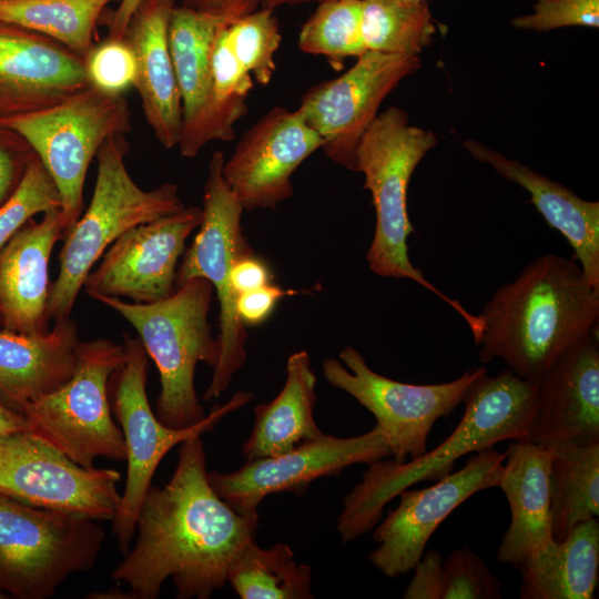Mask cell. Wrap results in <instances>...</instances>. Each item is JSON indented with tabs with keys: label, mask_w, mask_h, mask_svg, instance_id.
I'll return each instance as SVG.
<instances>
[{
	"label": "cell",
	"mask_w": 599,
	"mask_h": 599,
	"mask_svg": "<svg viewBox=\"0 0 599 599\" xmlns=\"http://www.w3.org/2000/svg\"><path fill=\"white\" fill-rule=\"evenodd\" d=\"M201 435L181 443L175 470L151 485L135 519L136 539L112 572L126 599H155L171 578L179 599H209L255 540L258 514L235 510L209 481Z\"/></svg>",
	"instance_id": "6da1fadb"
},
{
	"label": "cell",
	"mask_w": 599,
	"mask_h": 599,
	"mask_svg": "<svg viewBox=\"0 0 599 599\" xmlns=\"http://www.w3.org/2000/svg\"><path fill=\"white\" fill-rule=\"evenodd\" d=\"M478 316L479 359H501L518 377L537 380L571 346L597 336L599 290L573 257L548 253L499 287Z\"/></svg>",
	"instance_id": "7a4b0ae2"
},
{
	"label": "cell",
	"mask_w": 599,
	"mask_h": 599,
	"mask_svg": "<svg viewBox=\"0 0 599 599\" xmlns=\"http://www.w3.org/2000/svg\"><path fill=\"white\" fill-rule=\"evenodd\" d=\"M463 403V418L433 450L408 461L383 458L369 464L361 483L343 499L336 528L344 544L370 531L386 504L402 490L445 477L469 453L502 440L527 439L537 405V380L520 378L509 368L495 377L486 372L470 385Z\"/></svg>",
	"instance_id": "3957f363"
},
{
	"label": "cell",
	"mask_w": 599,
	"mask_h": 599,
	"mask_svg": "<svg viewBox=\"0 0 599 599\" xmlns=\"http://www.w3.org/2000/svg\"><path fill=\"white\" fill-rule=\"evenodd\" d=\"M437 141L434 132L412 125L408 114L394 105L379 112L362 136L356 151V172L365 177L364 189L370 192L376 213L366 260L374 274L408 278L437 295L464 318L477 342L483 332L480 317L433 285L408 255L407 240L414 232L407 212L409 181Z\"/></svg>",
	"instance_id": "277c9868"
},
{
	"label": "cell",
	"mask_w": 599,
	"mask_h": 599,
	"mask_svg": "<svg viewBox=\"0 0 599 599\" xmlns=\"http://www.w3.org/2000/svg\"><path fill=\"white\" fill-rule=\"evenodd\" d=\"M212 284L202 277L187 281L167 298L140 304L114 297H98L123 316L138 332L161 382L156 417L172 428H187L204 419L194 376L199 362L215 367L220 356L209 312Z\"/></svg>",
	"instance_id": "5b68a950"
},
{
	"label": "cell",
	"mask_w": 599,
	"mask_h": 599,
	"mask_svg": "<svg viewBox=\"0 0 599 599\" xmlns=\"http://www.w3.org/2000/svg\"><path fill=\"white\" fill-rule=\"evenodd\" d=\"M125 135L106 139L100 146L94 191L88 209L65 235L59 274L51 285L48 315L69 317L83 283L109 246L130 229L175 213L184 206L171 182L143 190L130 175Z\"/></svg>",
	"instance_id": "8992f818"
},
{
	"label": "cell",
	"mask_w": 599,
	"mask_h": 599,
	"mask_svg": "<svg viewBox=\"0 0 599 599\" xmlns=\"http://www.w3.org/2000/svg\"><path fill=\"white\" fill-rule=\"evenodd\" d=\"M104 538L95 519L0 493V587L22 599L50 598L70 576L95 565Z\"/></svg>",
	"instance_id": "52a82bcc"
},
{
	"label": "cell",
	"mask_w": 599,
	"mask_h": 599,
	"mask_svg": "<svg viewBox=\"0 0 599 599\" xmlns=\"http://www.w3.org/2000/svg\"><path fill=\"white\" fill-rule=\"evenodd\" d=\"M0 122L26 139L50 174L68 234L81 215L92 159L106 139L131 130V111L124 94L90 85L51 106Z\"/></svg>",
	"instance_id": "ba28073f"
},
{
	"label": "cell",
	"mask_w": 599,
	"mask_h": 599,
	"mask_svg": "<svg viewBox=\"0 0 599 599\" xmlns=\"http://www.w3.org/2000/svg\"><path fill=\"white\" fill-rule=\"evenodd\" d=\"M224 161L222 151H215L211 156L203 190L202 220L192 244L182 255L175 277V290L192 278L207 280L220 304V356L204 400L223 394L247 357V332L237 314V295L231 276L236 260L253 250L241 225L244 207L222 174Z\"/></svg>",
	"instance_id": "9c48e42d"
},
{
	"label": "cell",
	"mask_w": 599,
	"mask_h": 599,
	"mask_svg": "<svg viewBox=\"0 0 599 599\" xmlns=\"http://www.w3.org/2000/svg\"><path fill=\"white\" fill-rule=\"evenodd\" d=\"M125 359L123 345L106 338L79 343L72 377L59 389L26 405L29 429L78 465L100 458L125 460L122 430L113 420L109 382Z\"/></svg>",
	"instance_id": "30bf717a"
},
{
	"label": "cell",
	"mask_w": 599,
	"mask_h": 599,
	"mask_svg": "<svg viewBox=\"0 0 599 599\" xmlns=\"http://www.w3.org/2000/svg\"><path fill=\"white\" fill-rule=\"evenodd\" d=\"M125 359L109 382L112 410L120 424L126 450V479L114 517L112 532L124 556L135 531V519L152 477L163 457L185 439L212 430L227 414L250 403L254 395L236 392L231 399L215 406L209 416L187 428H172L153 413L148 394L149 355L139 337L123 336Z\"/></svg>",
	"instance_id": "8fae6325"
},
{
	"label": "cell",
	"mask_w": 599,
	"mask_h": 599,
	"mask_svg": "<svg viewBox=\"0 0 599 599\" xmlns=\"http://www.w3.org/2000/svg\"><path fill=\"white\" fill-rule=\"evenodd\" d=\"M322 364L325 379L354 397L376 418L388 439L396 461L418 458L427 451L434 424L448 417L464 402L470 385L485 367L466 370L458 378L439 384L416 385L398 382L374 372L364 356L346 346Z\"/></svg>",
	"instance_id": "7c38bea8"
},
{
	"label": "cell",
	"mask_w": 599,
	"mask_h": 599,
	"mask_svg": "<svg viewBox=\"0 0 599 599\" xmlns=\"http://www.w3.org/2000/svg\"><path fill=\"white\" fill-rule=\"evenodd\" d=\"M121 475L85 468L30 429L0 434V493L38 508L113 520Z\"/></svg>",
	"instance_id": "4fadbf2b"
},
{
	"label": "cell",
	"mask_w": 599,
	"mask_h": 599,
	"mask_svg": "<svg viewBox=\"0 0 599 599\" xmlns=\"http://www.w3.org/2000/svg\"><path fill=\"white\" fill-rule=\"evenodd\" d=\"M422 67L419 55L366 51L342 75L308 89L298 106L334 163L356 172V151L383 101Z\"/></svg>",
	"instance_id": "5bb4252c"
},
{
	"label": "cell",
	"mask_w": 599,
	"mask_h": 599,
	"mask_svg": "<svg viewBox=\"0 0 599 599\" xmlns=\"http://www.w3.org/2000/svg\"><path fill=\"white\" fill-rule=\"evenodd\" d=\"M388 457V439L376 424L363 435L341 438L322 434L284 454L246 460L234 471H209L207 476L222 499L238 512L250 514L271 494L301 496L321 477L338 476L351 465H369Z\"/></svg>",
	"instance_id": "9a60e30c"
},
{
	"label": "cell",
	"mask_w": 599,
	"mask_h": 599,
	"mask_svg": "<svg viewBox=\"0 0 599 599\" xmlns=\"http://www.w3.org/2000/svg\"><path fill=\"white\" fill-rule=\"evenodd\" d=\"M505 457L506 451L487 448L430 487L402 490L398 506L374 531L379 546L369 561L388 578L413 570L432 535L458 506L478 491L498 487Z\"/></svg>",
	"instance_id": "2e32d148"
},
{
	"label": "cell",
	"mask_w": 599,
	"mask_h": 599,
	"mask_svg": "<svg viewBox=\"0 0 599 599\" xmlns=\"http://www.w3.org/2000/svg\"><path fill=\"white\" fill-rule=\"evenodd\" d=\"M201 220L202 209L189 206L130 229L90 271L82 286L85 293L93 300L128 297L140 304L170 297L185 242Z\"/></svg>",
	"instance_id": "e0dca14e"
},
{
	"label": "cell",
	"mask_w": 599,
	"mask_h": 599,
	"mask_svg": "<svg viewBox=\"0 0 599 599\" xmlns=\"http://www.w3.org/2000/svg\"><path fill=\"white\" fill-rule=\"evenodd\" d=\"M323 144L298 109L277 105L243 133L222 174L244 211L274 210L293 195L294 172Z\"/></svg>",
	"instance_id": "ac0fdd59"
},
{
	"label": "cell",
	"mask_w": 599,
	"mask_h": 599,
	"mask_svg": "<svg viewBox=\"0 0 599 599\" xmlns=\"http://www.w3.org/2000/svg\"><path fill=\"white\" fill-rule=\"evenodd\" d=\"M90 85L80 55L0 20V120L45 109Z\"/></svg>",
	"instance_id": "d6986e66"
},
{
	"label": "cell",
	"mask_w": 599,
	"mask_h": 599,
	"mask_svg": "<svg viewBox=\"0 0 599 599\" xmlns=\"http://www.w3.org/2000/svg\"><path fill=\"white\" fill-rule=\"evenodd\" d=\"M597 339L575 344L539 376L527 440L544 448L599 443Z\"/></svg>",
	"instance_id": "ffe728a7"
},
{
	"label": "cell",
	"mask_w": 599,
	"mask_h": 599,
	"mask_svg": "<svg viewBox=\"0 0 599 599\" xmlns=\"http://www.w3.org/2000/svg\"><path fill=\"white\" fill-rule=\"evenodd\" d=\"M61 209L29 220L0 251V325L19 334L49 331V263L54 244L64 238Z\"/></svg>",
	"instance_id": "44dd1931"
},
{
	"label": "cell",
	"mask_w": 599,
	"mask_h": 599,
	"mask_svg": "<svg viewBox=\"0 0 599 599\" xmlns=\"http://www.w3.org/2000/svg\"><path fill=\"white\" fill-rule=\"evenodd\" d=\"M175 0H141L123 39L135 63L134 88L146 123L166 150L177 146L182 130V103L169 47V22Z\"/></svg>",
	"instance_id": "7402d4cb"
},
{
	"label": "cell",
	"mask_w": 599,
	"mask_h": 599,
	"mask_svg": "<svg viewBox=\"0 0 599 599\" xmlns=\"http://www.w3.org/2000/svg\"><path fill=\"white\" fill-rule=\"evenodd\" d=\"M463 145L475 160L530 194V202L546 223L571 246L586 280L599 290V202L579 197L564 184L481 142L468 139Z\"/></svg>",
	"instance_id": "603a6c76"
},
{
	"label": "cell",
	"mask_w": 599,
	"mask_h": 599,
	"mask_svg": "<svg viewBox=\"0 0 599 599\" xmlns=\"http://www.w3.org/2000/svg\"><path fill=\"white\" fill-rule=\"evenodd\" d=\"M551 453L530 440H511L506 450L500 488L509 504L510 524L497 559L517 568L549 545L551 532L549 470Z\"/></svg>",
	"instance_id": "cb8c5ba5"
},
{
	"label": "cell",
	"mask_w": 599,
	"mask_h": 599,
	"mask_svg": "<svg viewBox=\"0 0 599 599\" xmlns=\"http://www.w3.org/2000/svg\"><path fill=\"white\" fill-rule=\"evenodd\" d=\"M79 343L78 326L70 316L54 321L45 333L0 328V397L20 410L59 389L74 373Z\"/></svg>",
	"instance_id": "d4e9b609"
},
{
	"label": "cell",
	"mask_w": 599,
	"mask_h": 599,
	"mask_svg": "<svg viewBox=\"0 0 599 599\" xmlns=\"http://www.w3.org/2000/svg\"><path fill=\"white\" fill-rule=\"evenodd\" d=\"M315 386L308 353L290 355L284 387L270 403L254 408V426L242 447L246 460L284 454L323 434L313 415L317 402Z\"/></svg>",
	"instance_id": "484cf974"
},
{
	"label": "cell",
	"mask_w": 599,
	"mask_h": 599,
	"mask_svg": "<svg viewBox=\"0 0 599 599\" xmlns=\"http://www.w3.org/2000/svg\"><path fill=\"white\" fill-rule=\"evenodd\" d=\"M521 599H593L599 571V520L576 526L524 560Z\"/></svg>",
	"instance_id": "4316f807"
},
{
	"label": "cell",
	"mask_w": 599,
	"mask_h": 599,
	"mask_svg": "<svg viewBox=\"0 0 599 599\" xmlns=\"http://www.w3.org/2000/svg\"><path fill=\"white\" fill-rule=\"evenodd\" d=\"M227 22L185 6H175L172 11L167 38L182 103L181 132L191 128L210 103L213 44L219 29Z\"/></svg>",
	"instance_id": "83f0119b"
},
{
	"label": "cell",
	"mask_w": 599,
	"mask_h": 599,
	"mask_svg": "<svg viewBox=\"0 0 599 599\" xmlns=\"http://www.w3.org/2000/svg\"><path fill=\"white\" fill-rule=\"evenodd\" d=\"M547 449L551 453V532L559 541L579 524L599 516V443Z\"/></svg>",
	"instance_id": "f1b7e54d"
},
{
	"label": "cell",
	"mask_w": 599,
	"mask_h": 599,
	"mask_svg": "<svg viewBox=\"0 0 599 599\" xmlns=\"http://www.w3.org/2000/svg\"><path fill=\"white\" fill-rule=\"evenodd\" d=\"M121 0H0V20L45 35L85 59L108 6Z\"/></svg>",
	"instance_id": "f546056e"
},
{
	"label": "cell",
	"mask_w": 599,
	"mask_h": 599,
	"mask_svg": "<svg viewBox=\"0 0 599 599\" xmlns=\"http://www.w3.org/2000/svg\"><path fill=\"white\" fill-rule=\"evenodd\" d=\"M226 582L242 599H312V568L297 564L286 544L246 545L232 562Z\"/></svg>",
	"instance_id": "4dcf8cb0"
},
{
	"label": "cell",
	"mask_w": 599,
	"mask_h": 599,
	"mask_svg": "<svg viewBox=\"0 0 599 599\" xmlns=\"http://www.w3.org/2000/svg\"><path fill=\"white\" fill-rule=\"evenodd\" d=\"M436 31L427 1L362 0V32L367 51L419 55Z\"/></svg>",
	"instance_id": "1f68e13d"
},
{
	"label": "cell",
	"mask_w": 599,
	"mask_h": 599,
	"mask_svg": "<svg viewBox=\"0 0 599 599\" xmlns=\"http://www.w3.org/2000/svg\"><path fill=\"white\" fill-rule=\"evenodd\" d=\"M298 48L324 57L335 70H341L346 59L363 55L367 49L362 32V0L319 2L301 28Z\"/></svg>",
	"instance_id": "d6a6232c"
},
{
	"label": "cell",
	"mask_w": 599,
	"mask_h": 599,
	"mask_svg": "<svg viewBox=\"0 0 599 599\" xmlns=\"http://www.w3.org/2000/svg\"><path fill=\"white\" fill-rule=\"evenodd\" d=\"M226 40L236 59L261 85H267L276 69L275 53L282 34L274 10L261 8L225 26Z\"/></svg>",
	"instance_id": "836d02e7"
},
{
	"label": "cell",
	"mask_w": 599,
	"mask_h": 599,
	"mask_svg": "<svg viewBox=\"0 0 599 599\" xmlns=\"http://www.w3.org/2000/svg\"><path fill=\"white\" fill-rule=\"evenodd\" d=\"M55 209H61L58 189L34 155L16 191L0 206V251L34 215Z\"/></svg>",
	"instance_id": "e575fe53"
},
{
	"label": "cell",
	"mask_w": 599,
	"mask_h": 599,
	"mask_svg": "<svg viewBox=\"0 0 599 599\" xmlns=\"http://www.w3.org/2000/svg\"><path fill=\"white\" fill-rule=\"evenodd\" d=\"M501 583L469 547L455 549L441 564V599H500Z\"/></svg>",
	"instance_id": "d590c367"
},
{
	"label": "cell",
	"mask_w": 599,
	"mask_h": 599,
	"mask_svg": "<svg viewBox=\"0 0 599 599\" xmlns=\"http://www.w3.org/2000/svg\"><path fill=\"white\" fill-rule=\"evenodd\" d=\"M91 85L110 94H123L134 85L136 63L124 39L106 37L90 50L84 59Z\"/></svg>",
	"instance_id": "8d00e7d4"
},
{
	"label": "cell",
	"mask_w": 599,
	"mask_h": 599,
	"mask_svg": "<svg viewBox=\"0 0 599 599\" xmlns=\"http://www.w3.org/2000/svg\"><path fill=\"white\" fill-rule=\"evenodd\" d=\"M511 26L538 32L566 27H599V0H537L532 12L516 17Z\"/></svg>",
	"instance_id": "74e56055"
},
{
	"label": "cell",
	"mask_w": 599,
	"mask_h": 599,
	"mask_svg": "<svg viewBox=\"0 0 599 599\" xmlns=\"http://www.w3.org/2000/svg\"><path fill=\"white\" fill-rule=\"evenodd\" d=\"M34 155L22 135L0 122V206L16 191Z\"/></svg>",
	"instance_id": "f35d334b"
},
{
	"label": "cell",
	"mask_w": 599,
	"mask_h": 599,
	"mask_svg": "<svg viewBox=\"0 0 599 599\" xmlns=\"http://www.w3.org/2000/svg\"><path fill=\"white\" fill-rule=\"evenodd\" d=\"M294 293L292 290L286 291L271 283L238 294L236 300L237 314L245 326L260 325L271 316L283 296Z\"/></svg>",
	"instance_id": "ab89813d"
},
{
	"label": "cell",
	"mask_w": 599,
	"mask_h": 599,
	"mask_svg": "<svg viewBox=\"0 0 599 599\" xmlns=\"http://www.w3.org/2000/svg\"><path fill=\"white\" fill-rule=\"evenodd\" d=\"M444 558L436 550L424 551L414 567V576L404 599H441V564Z\"/></svg>",
	"instance_id": "60d3db41"
},
{
	"label": "cell",
	"mask_w": 599,
	"mask_h": 599,
	"mask_svg": "<svg viewBox=\"0 0 599 599\" xmlns=\"http://www.w3.org/2000/svg\"><path fill=\"white\" fill-rule=\"evenodd\" d=\"M273 276L268 265L254 251L238 257L232 268V287L236 295L268 285Z\"/></svg>",
	"instance_id": "b9f144b4"
},
{
	"label": "cell",
	"mask_w": 599,
	"mask_h": 599,
	"mask_svg": "<svg viewBox=\"0 0 599 599\" xmlns=\"http://www.w3.org/2000/svg\"><path fill=\"white\" fill-rule=\"evenodd\" d=\"M258 0H183L187 8L232 21L257 9Z\"/></svg>",
	"instance_id": "7bdbcfd3"
},
{
	"label": "cell",
	"mask_w": 599,
	"mask_h": 599,
	"mask_svg": "<svg viewBox=\"0 0 599 599\" xmlns=\"http://www.w3.org/2000/svg\"><path fill=\"white\" fill-rule=\"evenodd\" d=\"M141 0H121L115 10L109 14L104 22L108 37L123 39L129 21Z\"/></svg>",
	"instance_id": "ee69618b"
},
{
	"label": "cell",
	"mask_w": 599,
	"mask_h": 599,
	"mask_svg": "<svg viewBox=\"0 0 599 599\" xmlns=\"http://www.w3.org/2000/svg\"><path fill=\"white\" fill-rule=\"evenodd\" d=\"M21 429H29L26 416L0 397V434Z\"/></svg>",
	"instance_id": "f6af8a7d"
},
{
	"label": "cell",
	"mask_w": 599,
	"mask_h": 599,
	"mask_svg": "<svg viewBox=\"0 0 599 599\" xmlns=\"http://www.w3.org/2000/svg\"><path fill=\"white\" fill-rule=\"evenodd\" d=\"M325 0H258V3L262 6V8L275 10L278 7L286 6V4H300L305 2H323Z\"/></svg>",
	"instance_id": "bcb514c9"
},
{
	"label": "cell",
	"mask_w": 599,
	"mask_h": 599,
	"mask_svg": "<svg viewBox=\"0 0 599 599\" xmlns=\"http://www.w3.org/2000/svg\"><path fill=\"white\" fill-rule=\"evenodd\" d=\"M400 1H405V2H422V1H426V0H400Z\"/></svg>",
	"instance_id": "7dc6e473"
},
{
	"label": "cell",
	"mask_w": 599,
	"mask_h": 599,
	"mask_svg": "<svg viewBox=\"0 0 599 599\" xmlns=\"http://www.w3.org/2000/svg\"><path fill=\"white\" fill-rule=\"evenodd\" d=\"M2 598H6V596L3 595V592L0 590V599Z\"/></svg>",
	"instance_id": "c3c4849f"
},
{
	"label": "cell",
	"mask_w": 599,
	"mask_h": 599,
	"mask_svg": "<svg viewBox=\"0 0 599 599\" xmlns=\"http://www.w3.org/2000/svg\"><path fill=\"white\" fill-rule=\"evenodd\" d=\"M0 328H1V325H0Z\"/></svg>",
	"instance_id": "681fc988"
}]
</instances>
